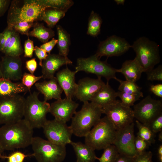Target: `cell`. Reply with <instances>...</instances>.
Masks as SVG:
<instances>
[{"instance_id": "6da1fadb", "label": "cell", "mask_w": 162, "mask_h": 162, "mask_svg": "<svg viewBox=\"0 0 162 162\" xmlns=\"http://www.w3.org/2000/svg\"><path fill=\"white\" fill-rule=\"evenodd\" d=\"M33 129L24 119L0 127V145L4 150L24 148L31 145Z\"/></svg>"}, {"instance_id": "7a4b0ae2", "label": "cell", "mask_w": 162, "mask_h": 162, "mask_svg": "<svg viewBox=\"0 0 162 162\" xmlns=\"http://www.w3.org/2000/svg\"><path fill=\"white\" fill-rule=\"evenodd\" d=\"M46 8L39 0H13L8 13L7 27L21 22L41 21L42 14Z\"/></svg>"}, {"instance_id": "3957f363", "label": "cell", "mask_w": 162, "mask_h": 162, "mask_svg": "<svg viewBox=\"0 0 162 162\" xmlns=\"http://www.w3.org/2000/svg\"><path fill=\"white\" fill-rule=\"evenodd\" d=\"M102 114L100 107L92 102H84L81 109L71 118L70 127L73 134L85 137L100 119Z\"/></svg>"}, {"instance_id": "277c9868", "label": "cell", "mask_w": 162, "mask_h": 162, "mask_svg": "<svg viewBox=\"0 0 162 162\" xmlns=\"http://www.w3.org/2000/svg\"><path fill=\"white\" fill-rule=\"evenodd\" d=\"M116 130L105 116L100 118L85 136V144L94 150L104 149L113 144Z\"/></svg>"}, {"instance_id": "5b68a950", "label": "cell", "mask_w": 162, "mask_h": 162, "mask_svg": "<svg viewBox=\"0 0 162 162\" xmlns=\"http://www.w3.org/2000/svg\"><path fill=\"white\" fill-rule=\"evenodd\" d=\"M39 93L34 92L25 99L23 119L33 129L43 128L47 120L46 115L50 106L47 101L39 100Z\"/></svg>"}, {"instance_id": "8992f818", "label": "cell", "mask_w": 162, "mask_h": 162, "mask_svg": "<svg viewBox=\"0 0 162 162\" xmlns=\"http://www.w3.org/2000/svg\"><path fill=\"white\" fill-rule=\"evenodd\" d=\"M136 54V59L143 72L153 69L160 62L159 48L155 42L147 38L140 37L131 46Z\"/></svg>"}, {"instance_id": "52a82bcc", "label": "cell", "mask_w": 162, "mask_h": 162, "mask_svg": "<svg viewBox=\"0 0 162 162\" xmlns=\"http://www.w3.org/2000/svg\"><path fill=\"white\" fill-rule=\"evenodd\" d=\"M31 145L38 162H62L66 155V146L60 145L38 136L34 137Z\"/></svg>"}, {"instance_id": "ba28073f", "label": "cell", "mask_w": 162, "mask_h": 162, "mask_svg": "<svg viewBox=\"0 0 162 162\" xmlns=\"http://www.w3.org/2000/svg\"><path fill=\"white\" fill-rule=\"evenodd\" d=\"M25 99L19 94L0 98V125L15 123L22 119Z\"/></svg>"}, {"instance_id": "9c48e42d", "label": "cell", "mask_w": 162, "mask_h": 162, "mask_svg": "<svg viewBox=\"0 0 162 162\" xmlns=\"http://www.w3.org/2000/svg\"><path fill=\"white\" fill-rule=\"evenodd\" d=\"M75 71L77 73L83 71L94 74L98 77H104L107 82L116 78V69L112 67L106 61H102L94 54L87 58H79L76 61Z\"/></svg>"}, {"instance_id": "30bf717a", "label": "cell", "mask_w": 162, "mask_h": 162, "mask_svg": "<svg viewBox=\"0 0 162 162\" xmlns=\"http://www.w3.org/2000/svg\"><path fill=\"white\" fill-rule=\"evenodd\" d=\"M134 118L140 122L149 126L151 122L162 113V102L148 95L134 105Z\"/></svg>"}, {"instance_id": "8fae6325", "label": "cell", "mask_w": 162, "mask_h": 162, "mask_svg": "<svg viewBox=\"0 0 162 162\" xmlns=\"http://www.w3.org/2000/svg\"><path fill=\"white\" fill-rule=\"evenodd\" d=\"M105 114L116 130L133 123L134 118L133 110L123 105L120 101L102 108Z\"/></svg>"}, {"instance_id": "7c38bea8", "label": "cell", "mask_w": 162, "mask_h": 162, "mask_svg": "<svg viewBox=\"0 0 162 162\" xmlns=\"http://www.w3.org/2000/svg\"><path fill=\"white\" fill-rule=\"evenodd\" d=\"M42 128L47 140L53 143L66 146L72 141L73 133L70 126L66 123L55 119L47 120Z\"/></svg>"}, {"instance_id": "4fadbf2b", "label": "cell", "mask_w": 162, "mask_h": 162, "mask_svg": "<svg viewBox=\"0 0 162 162\" xmlns=\"http://www.w3.org/2000/svg\"><path fill=\"white\" fill-rule=\"evenodd\" d=\"M134 124L133 123L116 130L113 145L119 154L130 157L137 155L134 145Z\"/></svg>"}, {"instance_id": "5bb4252c", "label": "cell", "mask_w": 162, "mask_h": 162, "mask_svg": "<svg viewBox=\"0 0 162 162\" xmlns=\"http://www.w3.org/2000/svg\"><path fill=\"white\" fill-rule=\"evenodd\" d=\"M131 45L124 39L112 35L100 42L94 54L100 59L103 56L107 58L121 56L128 50Z\"/></svg>"}, {"instance_id": "9a60e30c", "label": "cell", "mask_w": 162, "mask_h": 162, "mask_svg": "<svg viewBox=\"0 0 162 162\" xmlns=\"http://www.w3.org/2000/svg\"><path fill=\"white\" fill-rule=\"evenodd\" d=\"M79 105L72 99L67 98H61L50 104L49 112L55 117V119L66 123L75 113Z\"/></svg>"}, {"instance_id": "2e32d148", "label": "cell", "mask_w": 162, "mask_h": 162, "mask_svg": "<svg viewBox=\"0 0 162 162\" xmlns=\"http://www.w3.org/2000/svg\"><path fill=\"white\" fill-rule=\"evenodd\" d=\"M22 62L20 56L5 55L0 62L2 77L11 81L22 79Z\"/></svg>"}, {"instance_id": "e0dca14e", "label": "cell", "mask_w": 162, "mask_h": 162, "mask_svg": "<svg viewBox=\"0 0 162 162\" xmlns=\"http://www.w3.org/2000/svg\"><path fill=\"white\" fill-rule=\"evenodd\" d=\"M105 84L100 77H98L97 79L86 77L80 79L77 84L75 96L83 103L90 101Z\"/></svg>"}, {"instance_id": "ac0fdd59", "label": "cell", "mask_w": 162, "mask_h": 162, "mask_svg": "<svg viewBox=\"0 0 162 162\" xmlns=\"http://www.w3.org/2000/svg\"><path fill=\"white\" fill-rule=\"evenodd\" d=\"M72 64V62L68 57H65L59 54H49L43 61L41 67L43 78L50 79L54 76L56 72L62 66Z\"/></svg>"}, {"instance_id": "d6986e66", "label": "cell", "mask_w": 162, "mask_h": 162, "mask_svg": "<svg viewBox=\"0 0 162 162\" xmlns=\"http://www.w3.org/2000/svg\"><path fill=\"white\" fill-rule=\"evenodd\" d=\"M76 73L75 70L71 71L67 67L56 74V77L66 98L72 99L75 96L77 87L75 80Z\"/></svg>"}, {"instance_id": "ffe728a7", "label": "cell", "mask_w": 162, "mask_h": 162, "mask_svg": "<svg viewBox=\"0 0 162 162\" xmlns=\"http://www.w3.org/2000/svg\"><path fill=\"white\" fill-rule=\"evenodd\" d=\"M35 86L39 92L44 96V100L47 101L52 99L58 100L61 98L63 91L56 77L54 76L49 80L36 82Z\"/></svg>"}, {"instance_id": "44dd1931", "label": "cell", "mask_w": 162, "mask_h": 162, "mask_svg": "<svg viewBox=\"0 0 162 162\" xmlns=\"http://www.w3.org/2000/svg\"><path fill=\"white\" fill-rule=\"evenodd\" d=\"M116 92L107 82L105 85L92 97L91 102L103 108L116 102Z\"/></svg>"}, {"instance_id": "7402d4cb", "label": "cell", "mask_w": 162, "mask_h": 162, "mask_svg": "<svg viewBox=\"0 0 162 162\" xmlns=\"http://www.w3.org/2000/svg\"><path fill=\"white\" fill-rule=\"evenodd\" d=\"M116 73L122 74L126 80L136 82L140 78L143 69L135 58L133 60H127L122 64L121 68L116 69Z\"/></svg>"}, {"instance_id": "603a6c76", "label": "cell", "mask_w": 162, "mask_h": 162, "mask_svg": "<svg viewBox=\"0 0 162 162\" xmlns=\"http://www.w3.org/2000/svg\"><path fill=\"white\" fill-rule=\"evenodd\" d=\"M70 144L75 152L76 162H94L96 160L95 150L85 143L72 141Z\"/></svg>"}, {"instance_id": "cb8c5ba5", "label": "cell", "mask_w": 162, "mask_h": 162, "mask_svg": "<svg viewBox=\"0 0 162 162\" xmlns=\"http://www.w3.org/2000/svg\"><path fill=\"white\" fill-rule=\"evenodd\" d=\"M28 91L27 88L22 83L13 82L2 77L0 78V98L12 96Z\"/></svg>"}, {"instance_id": "d4e9b609", "label": "cell", "mask_w": 162, "mask_h": 162, "mask_svg": "<svg viewBox=\"0 0 162 162\" xmlns=\"http://www.w3.org/2000/svg\"><path fill=\"white\" fill-rule=\"evenodd\" d=\"M58 36L57 46L59 55L67 57L69 51L70 38L69 34L61 26H56Z\"/></svg>"}, {"instance_id": "484cf974", "label": "cell", "mask_w": 162, "mask_h": 162, "mask_svg": "<svg viewBox=\"0 0 162 162\" xmlns=\"http://www.w3.org/2000/svg\"><path fill=\"white\" fill-rule=\"evenodd\" d=\"M32 30L29 32V36L34 37L43 43L47 42L55 35V32L51 28L45 27L43 24L34 23Z\"/></svg>"}, {"instance_id": "4316f807", "label": "cell", "mask_w": 162, "mask_h": 162, "mask_svg": "<svg viewBox=\"0 0 162 162\" xmlns=\"http://www.w3.org/2000/svg\"><path fill=\"white\" fill-rule=\"evenodd\" d=\"M66 13L65 11L58 9L47 8L42 14L41 21H44L49 28H52L64 16Z\"/></svg>"}, {"instance_id": "83f0119b", "label": "cell", "mask_w": 162, "mask_h": 162, "mask_svg": "<svg viewBox=\"0 0 162 162\" xmlns=\"http://www.w3.org/2000/svg\"><path fill=\"white\" fill-rule=\"evenodd\" d=\"M23 52L19 33L14 30L10 41L5 51V55L20 56Z\"/></svg>"}, {"instance_id": "f1b7e54d", "label": "cell", "mask_w": 162, "mask_h": 162, "mask_svg": "<svg viewBox=\"0 0 162 162\" xmlns=\"http://www.w3.org/2000/svg\"><path fill=\"white\" fill-rule=\"evenodd\" d=\"M102 22V20L99 14L92 11L88 19L87 34L97 37L100 34Z\"/></svg>"}, {"instance_id": "f546056e", "label": "cell", "mask_w": 162, "mask_h": 162, "mask_svg": "<svg viewBox=\"0 0 162 162\" xmlns=\"http://www.w3.org/2000/svg\"><path fill=\"white\" fill-rule=\"evenodd\" d=\"M119 83L118 87L119 91L127 93L135 94L143 97L142 92L141 91V87L138 86L136 82L127 80L123 81L117 78L115 79Z\"/></svg>"}, {"instance_id": "4dcf8cb0", "label": "cell", "mask_w": 162, "mask_h": 162, "mask_svg": "<svg viewBox=\"0 0 162 162\" xmlns=\"http://www.w3.org/2000/svg\"><path fill=\"white\" fill-rule=\"evenodd\" d=\"M40 3L46 8L58 9L67 12L74 4L70 0H39Z\"/></svg>"}, {"instance_id": "1f68e13d", "label": "cell", "mask_w": 162, "mask_h": 162, "mask_svg": "<svg viewBox=\"0 0 162 162\" xmlns=\"http://www.w3.org/2000/svg\"><path fill=\"white\" fill-rule=\"evenodd\" d=\"M136 123L138 131L137 136L148 142L151 144L155 142V134L152 131L149 126L144 124L137 120Z\"/></svg>"}, {"instance_id": "d6a6232c", "label": "cell", "mask_w": 162, "mask_h": 162, "mask_svg": "<svg viewBox=\"0 0 162 162\" xmlns=\"http://www.w3.org/2000/svg\"><path fill=\"white\" fill-rule=\"evenodd\" d=\"M104 149L101 157H97L96 160H98L99 162H115L119 154L116 146L112 144Z\"/></svg>"}, {"instance_id": "836d02e7", "label": "cell", "mask_w": 162, "mask_h": 162, "mask_svg": "<svg viewBox=\"0 0 162 162\" xmlns=\"http://www.w3.org/2000/svg\"><path fill=\"white\" fill-rule=\"evenodd\" d=\"M117 97L121 99V102L124 105L130 107L134 105V103L141 97L137 95L130 94L120 91L116 92Z\"/></svg>"}, {"instance_id": "e575fe53", "label": "cell", "mask_w": 162, "mask_h": 162, "mask_svg": "<svg viewBox=\"0 0 162 162\" xmlns=\"http://www.w3.org/2000/svg\"><path fill=\"white\" fill-rule=\"evenodd\" d=\"M34 22H21L15 23L10 27H7L13 29L15 32L29 37V29L33 27Z\"/></svg>"}, {"instance_id": "d590c367", "label": "cell", "mask_w": 162, "mask_h": 162, "mask_svg": "<svg viewBox=\"0 0 162 162\" xmlns=\"http://www.w3.org/2000/svg\"><path fill=\"white\" fill-rule=\"evenodd\" d=\"M42 78V75L36 76L34 74L25 72L23 74L21 83L27 88L28 91L30 92L32 87Z\"/></svg>"}, {"instance_id": "8d00e7d4", "label": "cell", "mask_w": 162, "mask_h": 162, "mask_svg": "<svg viewBox=\"0 0 162 162\" xmlns=\"http://www.w3.org/2000/svg\"><path fill=\"white\" fill-rule=\"evenodd\" d=\"M33 156V154H26L20 151H16L12 153L8 156L2 155L1 158L7 159L8 162H23L27 157Z\"/></svg>"}, {"instance_id": "74e56055", "label": "cell", "mask_w": 162, "mask_h": 162, "mask_svg": "<svg viewBox=\"0 0 162 162\" xmlns=\"http://www.w3.org/2000/svg\"><path fill=\"white\" fill-rule=\"evenodd\" d=\"M151 144L148 142L137 136L135 137L134 145L137 155L146 152V150Z\"/></svg>"}, {"instance_id": "f35d334b", "label": "cell", "mask_w": 162, "mask_h": 162, "mask_svg": "<svg viewBox=\"0 0 162 162\" xmlns=\"http://www.w3.org/2000/svg\"><path fill=\"white\" fill-rule=\"evenodd\" d=\"M147 79L150 81H162V66L160 65L157 67L146 72Z\"/></svg>"}, {"instance_id": "ab89813d", "label": "cell", "mask_w": 162, "mask_h": 162, "mask_svg": "<svg viewBox=\"0 0 162 162\" xmlns=\"http://www.w3.org/2000/svg\"><path fill=\"white\" fill-rule=\"evenodd\" d=\"M148 126L155 134L162 131V113L154 119Z\"/></svg>"}, {"instance_id": "60d3db41", "label": "cell", "mask_w": 162, "mask_h": 162, "mask_svg": "<svg viewBox=\"0 0 162 162\" xmlns=\"http://www.w3.org/2000/svg\"><path fill=\"white\" fill-rule=\"evenodd\" d=\"M24 43V56L25 57L32 58L33 56L34 46L33 41L29 39V37Z\"/></svg>"}, {"instance_id": "b9f144b4", "label": "cell", "mask_w": 162, "mask_h": 162, "mask_svg": "<svg viewBox=\"0 0 162 162\" xmlns=\"http://www.w3.org/2000/svg\"><path fill=\"white\" fill-rule=\"evenodd\" d=\"M152 156L151 152L146 151L136 155L134 157L133 162H153Z\"/></svg>"}, {"instance_id": "7bdbcfd3", "label": "cell", "mask_w": 162, "mask_h": 162, "mask_svg": "<svg viewBox=\"0 0 162 162\" xmlns=\"http://www.w3.org/2000/svg\"><path fill=\"white\" fill-rule=\"evenodd\" d=\"M34 51L39 60V65L41 67L43 61L46 58L48 54L45 50L37 46L34 47Z\"/></svg>"}, {"instance_id": "ee69618b", "label": "cell", "mask_w": 162, "mask_h": 162, "mask_svg": "<svg viewBox=\"0 0 162 162\" xmlns=\"http://www.w3.org/2000/svg\"><path fill=\"white\" fill-rule=\"evenodd\" d=\"M58 40L53 38L49 42L44 43L40 47L45 50L47 53L50 54L55 46L57 44Z\"/></svg>"}, {"instance_id": "f6af8a7d", "label": "cell", "mask_w": 162, "mask_h": 162, "mask_svg": "<svg viewBox=\"0 0 162 162\" xmlns=\"http://www.w3.org/2000/svg\"><path fill=\"white\" fill-rule=\"evenodd\" d=\"M26 67L30 74H34L37 67V63L35 58L26 61Z\"/></svg>"}, {"instance_id": "bcb514c9", "label": "cell", "mask_w": 162, "mask_h": 162, "mask_svg": "<svg viewBox=\"0 0 162 162\" xmlns=\"http://www.w3.org/2000/svg\"><path fill=\"white\" fill-rule=\"evenodd\" d=\"M150 91L155 95L162 98V84H161L152 85L150 87Z\"/></svg>"}, {"instance_id": "7dc6e473", "label": "cell", "mask_w": 162, "mask_h": 162, "mask_svg": "<svg viewBox=\"0 0 162 162\" xmlns=\"http://www.w3.org/2000/svg\"><path fill=\"white\" fill-rule=\"evenodd\" d=\"M11 2L9 0H0V17L7 10Z\"/></svg>"}, {"instance_id": "c3c4849f", "label": "cell", "mask_w": 162, "mask_h": 162, "mask_svg": "<svg viewBox=\"0 0 162 162\" xmlns=\"http://www.w3.org/2000/svg\"><path fill=\"white\" fill-rule=\"evenodd\" d=\"M134 158L119 153L115 162H133Z\"/></svg>"}, {"instance_id": "681fc988", "label": "cell", "mask_w": 162, "mask_h": 162, "mask_svg": "<svg viewBox=\"0 0 162 162\" xmlns=\"http://www.w3.org/2000/svg\"><path fill=\"white\" fill-rule=\"evenodd\" d=\"M157 154L159 160L162 162V145H160L158 148Z\"/></svg>"}, {"instance_id": "f907efd6", "label": "cell", "mask_w": 162, "mask_h": 162, "mask_svg": "<svg viewBox=\"0 0 162 162\" xmlns=\"http://www.w3.org/2000/svg\"><path fill=\"white\" fill-rule=\"evenodd\" d=\"M115 2L118 5L122 4L123 5L125 2L124 0H115Z\"/></svg>"}, {"instance_id": "816d5d0a", "label": "cell", "mask_w": 162, "mask_h": 162, "mask_svg": "<svg viewBox=\"0 0 162 162\" xmlns=\"http://www.w3.org/2000/svg\"><path fill=\"white\" fill-rule=\"evenodd\" d=\"M158 140L160 142H162V131L160 132L158 135Z\"/></svg>"}, {"instance_id": "f5cc1de1", "label": "cell", "mask_w": 162, "mask_h": 162, "mask_svg": "<svg viewBox=\"0 0 162 162\" xmlns=\"http://www.w3.org/2000/svg\"><path fill=\"white\" fill-rule=\"evenodd\" d=\"M4 151V150L3 149L1 146L0 145V158H1V157L2 156V154Z\"/></svg>"}, {"instance_id": "db71d44e", "label": "cell", "mask_w": 162, "mask_h": 162, "mask_svg": "<svg viewBox=\"0 0 162 162\" xmlns=\"http://www.w3.org/2000/svg\"><path fill=\"white\" fill-rule=\"evenodd\" d=\"M2 36V32L0 33V42Z\"/></svg>"}, {"instance_id": "11a10c76", "label": "cell", "mask_w": 162, "mask_h": 162, "mask_svg": "<svg viewBox=\"0 0 162 162\" xmlns=\"http://www.w3.org/2000/svg\"><path fill=\"white\" fill-rule=\"evenodd\" d=\"M1 77H2V74H1V71L0 66V78Z\"/></svg>"}]
</instances>
